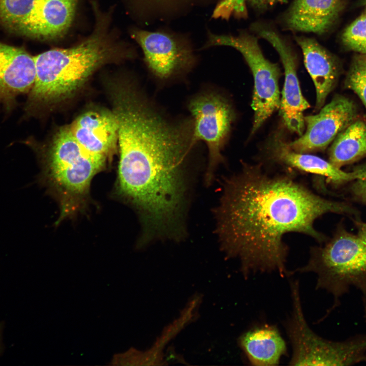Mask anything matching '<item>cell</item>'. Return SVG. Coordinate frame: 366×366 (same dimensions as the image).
<instances>
[{
    "label": "cell",
    "mask_w": 366,
    "mask_h": 366,
    "mask_svg": "<svg viewBox=\"0 0 366 366\" xmlns=\"http://www.w3.org/2000/svg\"><path fill=\"white\" fill-rule=\"evenodd\" d=\"M223 183L215 210L217 232L226 256L240 260L245 277L259 271L289 275L284 235L299 232L321 241L324 237L315 229V221L327 212L351 211L289 174L268 175L257 166H245Z\"/></svg>",
    "instance_id": "obj_2"
},
{
    "label": "cell",
    "mask_w": 366,
    "mask_h": 366,
    "mask_svg": "<svg viewBox=\"0 0 366 366\" xmlns=\"http://www.w3.org/2000/svg\"><path fill=\"white\" fill-rule=\"evenodd\" d=\"M292 311L285 323L292 347V365H329L330 341L315 333L304 318L297 280L290 283Z\"/></svg>",
    "instance_id": "obj_12"
},
{
    "label": "cell",
    "mask_w": 366,
    "mask_h": 366,
    "mask_svg": "<svg viewBox=\"0 0 366 366\" xmlns=\"http://www.w3.org/2000/svg\"><path fill=\"white\" fill-rule=\"evenodd\" d=\"M239 346L251 363L257 366L276 365L286 354L285 342L274 326L252 329L239 338Z\"/></svg>",
    "instance_id": "obj_18"
},
{
    "label": "cell",
    "mask_w": 366,
    "mask_h": 366,
    "mask_svg": "<svg viewBox=\"0 0 366 366\" xmlns=\"http://www.w3.org/2000/svg\"><path fill=\"white\" fill-rule=\"evenodd\" d=\"M366 156V125L355 120L340 132L331 146L329 162L341 167Z\"/></svg>",
    "instance_id": "obj_20"
},
{
    "label": "cell",
    "mask_w": 366,
    "mask_h": 366,
    "mask_svg": "<svg viewBox=\"0 0 366 366\" xmlns=\"http://www.w3.org/2000/svg\"><path fill=\"white\" fill-rule=\"evenodd\" d=\"M131 35L140 46L151 75L161 83L184 77L197 64L191 42L183 34L134 28Z\"/></svg>",
    "instance_id": "obj_8"
},
{
    "label": "cell",
    "mask_w": 366,
    "mask_h": 366,
    "mask_svg": "<svg viewBox=\"0 0 366 366\" xmlns=\"http://www.w3.org/2000/svg\"><path fill=\"white\" fill-rule=\"evenodd\" d=\"M1 350V325H0V351Z\"/></svg>",
    "instance_id": "obj_26"
},
{
    "label": "cell",
    "mask_w": 366,
    "mask_h": 366,
    "mask_svg": "<svg viewBox=\"0 0 366 366\" xmlns=\"http://www.w3.org/2000/svg\"><path fill=\"white\" fill-rule=\"evenodd\" d=\"M118 191L139 211L145 236L183 231L187 165L197 145L192 117L173 118L134 86L114 92Z\"/></svg>",
    "instance_id": "obj_1"
},
{
    "label": "cell",
    "mask_w": 366,
    "mask_h": 366,
    "mask_svg": "<svg viewBox=\"0 0 366 366\" xmlns=\"http://www.w3.org/2000/svg\"><path fill=\"white\" fill-rule=\"evenodd\" d=\"M295 39L302 50L305 67L314 83L316 106L320 108L335 85L337 65L333 57L314 39L300 36Z\"/></svg>",
    "instance_id": "obj_17"
},
{
    "label": "cell",
    "mask_w": 366,
    "mask_h": 366,
    "mask_svg": "<svg viewBox=\"0 0 366 366\" xmlns=\"http://www.w3.org/2000/svg\"><path fill=\"white\" fill-rule=\"evenodd\" d=\"M297 271L315 273L316 288L331 293L337 303L355 287L366 304V246L358 236L342 232L324 247L312 248L308 262Z\"/></svg>",
    "instance_id": "obj_4"
},
{
    "label": "cell",
    "mask_w": 366,
    "mask_h": 366,
    "mask_svg": "<svg viewBox=\"0 0 366 366\" xmlns=\"http://www.w3.org/2000/svg\"><path fill=\"white\" fill-rule=\"evenodd\" d=\"M281 0H250L251 4L257 8L262 9L272 6Z\"/></svg>",
    "instance_id": "obj_24"
},
{
    "label": "cell",
    "mask_w": 366,
    "mask_h": 366,
    "mask_svg": "<svg viewBox=\"0 0 366 366\" xmlns=\"http://www.w3.org/2000/svg\"><path fill=\"white\" fill-rule=\"evenodd\" d=\"M356 116L357 109L353 102L337 95L317 114L304 116L306 132L288 145L299 153L323 150L355 120Z\"/></svg>",
    "instance_id": "obj_10"
},
{
    "label": "cell",
    "mask_w": 366,
    "mask_h": 366,
    "mask_svg": "<svg viewBox=\"0 0 366 366\" xmlns=\"http://www.w3.org/2000/svg\"><path fill=\"white\" fill-rule=\"evenodd\" d=\"M97 21L92 34L77 45L55 48L35 56L36 78L27 107L53 102L69 96L99 67L133 52L112 40L106 23Z\"/></svg>",
    "instance_id": "obj_3"
},
{
    "label": "cell",
    "mask_w": 366,
    "mask_h": 366,
    "mask_svg": "<svg viewBox=\"0 0 366 366\" xmlns=\"http://www.w3.org/2000/svg\"><path fill=\"white\" fill-rule=\"evenodd\" d=\"M345 83L347 88L358 96L366 109V54L354 59Z\"/></svg>",
    "instance_id": "obj_22"
},
{
    "label": "cell",
    "mask_w": 366,
    "mask_h": 366,
    "mask_svg": "<svg viewBox=\"0 0 366 366\" xmlns=\"http://www.w3.org/2000/svg\"><path fill=\"white\" fill-rule=\"evenodd\" d=\"M260 37L268 41L280 55L285 70V80L280 113L285 126L301 136L304 129L303 112L310 104L302 96L296 72V58L290 46L275 32L260 29Z\"/></svg>",
    "instance_id": "obj_11"
},
{
    "label": "cell",
    "mask_w": 366,
    "mask_h": 366,
    "mask_svg": "<svg viewBox=\"0 0 366 366\" xmlns=\"http://www.w3.org/2000/svg\"><path fill=\"white\" fill-rule=\"evenodd\" d=\"M77 0H0V25L29 38L63 36L75 15Z\"/></svg>",
    "instance_id": "obj_6"
},
{
    "label": "cell",
    "mask_w": 366,
    "mask_h": 366,
    "mask_svg": "<svg viewBox=\"0 0 366 366\" xmlns=\"http://www.w3.org/2000/svg\"><path fill=\"white\" fill-rule=\"evenodd\" d=\"M140 20L145 24L169 22L195 9L216 4L219 0H129Z\"/></svg>",
    "instance_id": "obj_19"
},
{
    "label": "cell",
    "mask_w": 366,
    "mask_h": 366,
    "mask_svg": "<svg viewBox=\"0 0 366 366\" xmlns=\"http://www.w3.org/2000/svg\"><path fill=\"white\" fill-rule=\"evenodd\" d=\"M353 191L366 203V173L361 177L356 179L353 186Z\"/></svg>",
    "instance_id": "obj_23"
},
{
    "label": "cell",
    "mask_w": 366,
    "mask_h": 366,
    "mask_svg": "<svg viewBox=\"0 0 366 366\" xmlns=\"http://www.w3.org/2000/svg\"><path fill=\"white\" fill-rule=\"evenodd\" d=\"M106 160L86 150L69 126L57 132L48 154L47 176L62 196L65 210L86 195L91 180L105 166Z\"/></svg>",
    "instance_id": "obj_5"
},
{
    "label": "cell",
    "mask_w": 366,
    "mask_h": 366,
    "mask_svg": "<svg viewBox=\"0 0 366 366\" xmlns=\"http://www.w3.org/2000/svg\"><path fill=\"white\" fill-rule=\"evenodd\" d=\"M341 7L340 0H294L285 24L289 29L320 35L332 24Z\"/></svg>",
    "instance_id": "obj_16"
},
{
    "label": "cell",
    "mask_w": 366,
    "mask_h": 366,
    "mask_svg": "<svg viewBox=\"0 0 366 366\" xmlns=\"http://www.w3.org/2000/svg\"><path fill=\"white\" fill-rule=\"evenodd\" d=\"M69 128L86 150L107 159L118 139V123L113 112L88 111L80 115Z\"/></svg>",
    "instance_id": "obj_13"
},
{
    "label": "cell",
    "mask_w": 366,
    "mask_h": 366,
    "mask_svg": "<svg viewBox=\"0 0 366 366\" xmlns=\"http://www.w3.org/2000/svg\"><path fill=\"white\" fill-rule=\"evenodd\" d=\"M219 46L238 50L252 72L254 87L251 106L254 118L252 132L254 133L280 107V69L264 57L257 38L247 33L232 36L218 35L208 30L207 39L202 48Z\"/></svg>",
    "instance_id": "obj_7"
},
{
    "label": "cell",
    "mask_w": 366,
    "mask_h": 366,
    "mask_svg": "<svg viewBox=\"0 0 366 366\" xmlns=\"http://www.w3.org/2000/svg\"><path fill=\"white\" fill-rule=\"evenodd\" d=\"M342 40L349 49L366 54V11L345 29Z\"/></svg>",
    "instance_id": "obj_21"
},
{
    "label": "cell",
    "mask_w": 366,
    "mask_h": 366,
    "mask_svg": "<svg viewBox=\"0 0 366 366\" xmlns=\"http://www.w3.org/2000/svg\"><path fill=\"white\" fill-rule=\"evenodd\" d=\"M188 110L193 124L195 137L207 146L208 163L206 184L211 181L217 166L223 161L222 151L234 118L227 99L215 89L202 90L188 101Z\"/></svg>",
    "instance_id": "obj_9"
},
{
    "label": "cell",
    "mask_w": 366,
    "mask_h": 366,
    "mask_svg": "<svg viewBox=\"0 0 366 366\" xmlns=\"http://www.w3.org/2000/svg\"><path fill=\"white\" fill-rule=\"evenodd\" d=\"M270 150L271 157L278 162L300 171L324 176L335 184L356 180L366 173V166L346 172L317 156L294 151L280 139L273 141Z\"/></svg>",
    "instance_id": "obj_15"
},
{
    "label": "cell",
    "mask_w": 366,
    "mask_h": 366,
    "mask_svg": "<svg viewBox=\"0 0 366 366\" xmlns=\"http://www.w3.org/2000/svg\"><path fill=\"white\" fill-rule=\"evenodd\" d=\"M36 74L34 56L0 42V103H11L31 89Z\"/></svg>",
    "instance_id": "obj_14"
},
{
    "label": "cell",
    "mask_w": 366,
    "mask_h": 366,
    "mask_svg": "<svg viewBox=\"0 0 366 366\" xmlns=\"http://www.w3.org/2000/svg\"><path fill=\"white\" fill-rule=\"evenodd\" d=\"M358 236L366 246V223L360 224Z\"/></svg>",
    "instance_id": "obj_25"
}]
</instances>
